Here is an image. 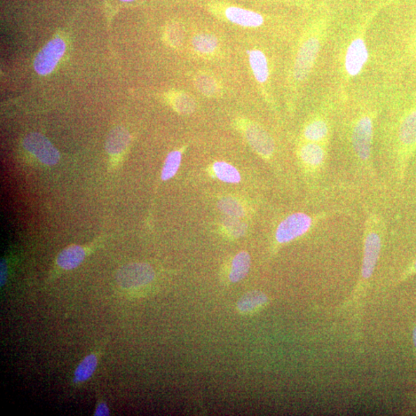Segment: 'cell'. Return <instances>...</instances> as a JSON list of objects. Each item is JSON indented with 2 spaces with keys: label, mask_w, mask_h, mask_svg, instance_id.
I'll list each match as a JSON object with an SVG mask.
<instances>
[{
  "label": "cell",
  "mask_w": 416,
  "mask_h": 416,
  "mask_svg": "<svg viewBox=\"0 0 416 416\" xmlns=\"http://www.w3.org/2000/svg\"><path fill=\"white\" fill-rule=\"evenodd\" d=\"M377 108L358 104L345 115L342 132L344 147L353 163L367 175H373V147Z\"/></svg>",
  "instance_id": "1"
},
{
  "label": "cell",
  "mask_w": 416,
  "mask_h": 416,
  "mask_svg": "<svg viewBox=\"0 0 416 416\" xmlns=\"http://www.w3.org/2000/svg\"><path fill=\"white\" fill-rule=\"evenodd\" d=\"M386 133L394 174L399 182H403L416 154V96L400 107Z\"/></svg>",
  "instance_id": "2"
},
{
  "label": "cell",
  "mask_w": 416,
  "mask_h": 416,
  "mask_svg": "<svg viewBox=\"0 0 416 416\" xmlns=\"http://www.w3.org/2000/svg\"><path fill=\"white\" fill-rule=\"evenodd\" d=\"M328 29V20L319 17L305 34L298 47L293 67L294 81L302 84L308 80L323 48Z\"/></svg>",
  "instance_id": "3"
},
{
  "label": "cell",
  "mask_w": 416,
  "mask_h": 416,
  "mask_svg": "<svg viewBox=\"0 0 416 416\" xmlns=\"http://www.w3.org/2000/svg\"><path fill=\"white\" fill-rule=\"evenodd\" d=\"M367 22L351 34L342 47L340 68L344 81L349 82L362 73L370 58L365 38Z\"/></svg>",
  "instance_id": "4"
},
{
  "label": "cell",
  "mask_w": 416,
  "mask_h": 416,
  "mask_svg": "<svg viewBox=\"0 0 416 416\" xmlns=\"http://www.w3.org/2000/svg\"><path fill=\"white\" fill-rule=\"evenodd\" d=\"M364 229L363 260L361 276L364 281H367L373 276L379 261L386 224L380 214L372 211L365 219Z\"/></svg>",
  "instance_id": "5"
},
{
  "label": "cell",
  "mask_w": 416,
  "mask_h": 416,
  "mask_svg": "<svg viewBox=\"0 0 416 416\" xmlns=\"http://www.w3.org/2000/svg\"><path fill=\"white\" fill-rule=\"evenodd\" d=\"M327 213L310 215L304 212H295L289 215L279 224L276 239L279 244L284 245L307 234L317 222L324 219Z\"/></svg>",
  "instance_id": "6"
},
{
  "label": "cell",
  "mask_w": 416,
  "mask_h": 416,
  "mask_svg": "<svg viewBox=\"0 0 416 416\" xmlns=\"http://www.w3.org/2000/svg\"><path fill=\"white\" fill-rule=\"evenodd\" d=\"M330 106L324 105L305 123L303 141L329 146L333 137V116Z\"/></svg>",
  "instance_id": "7"
},
{
  "label": "cell",
  "mask_w": 416,
  "mask_h": 416,
  "mask_svg": "<svg viewBox=\"0 0 416 416\" xmlns=\"http://www.w3.org/2000/svg\"><path fill=\"white\" fill-rule=\"evenodd\" d=\"M329 146L303 141L298 148V159L311 175H320L326 168Z\"/></svg>",
  "instance_id": "8"
},
{
  "label": "cell",
  "mask_w": 416,
  "mask_h": 416,
  "mask_svg": "<svg viewBox=\"0 0 416 416\" xmlns=\"http://www.w3.org/2000/svg\"><path fill=\"white\" fill-rule=\"evenodd\" d=\"M155 273L150 264L132 263L124 265L116 274V281L123 288L131 289L145 286L154 280Z\"/></svg>",
  "instance_id": "9"
},
{
  "label": "cell",
  "mask_w": 416,
  "mask_h": 416,
  "mask_svg": "<svg viewBox=\"0 0 416 416\" xmlns=\"http://www.w3.org/2000/svg\"><path fill=\"white\" fill-rule=\"evenodd\" d=\"M23 147L46 166H55L60 161L59 152L41 133H29L23 140Z\"/></svg>",
  "instance_id": "10"
},
{
  "label": "cell",
  "mask_w": 416,
  "mask_h": 416,
  "mask_svg": "<svg viewBox=\"0 0 416 416\" xmlns=\"http://www.w3.org/2000/svg\"><path fill=\"white\" fill-rule=\"evenodd\" d=\"M66 51V43L60 38H55L37 54L34 62L35 72L46 76L53 72Z\"/></svg>",
  "instance_id": "11"
},
{
  "label": "cell",
  "mask_w": 416,
  "mask_h": 416,
  "mask_svg": "<svg viewBox=\"0 0 416 416\" xmlns=\"http://www.w3.org/2000/svg\"><path fill=\"white\" fill-rule=\"evenodd\" d=\"M245 135L248 142L264 159H270L276 151V144L270 133L262 126L250 123L246 126Z\"/></svg>",
  "instance_id": "12"
},
{
  "label": "cell",
  "mask_w": 416,
  "mask_h": 416,
  "mask_svg": "<svg viewBox=\"0 0 416 416\" xmlns=\"http://www.w3.org/2000/svg\"><path fill=\"white\" fill-rule=\"evenodd\" d=\"M225 15L227 19L234 25L245 27H261L264 22L260 13L236 6L227 7Z\"/></svg>",
  "instance_id": "13"
},
{
  "label": "cell",
  "mask_w": 416,
  "mask_h": 416,
  "mask_svg": "<svg viewBox=\"0 0 416 416\" xmlns=\"http://www.w3.org/2000/svg\"><path fill=\"white\" fill-rule=\"evenodd\" d=\"M249 62L253 69L256 81L264 83L268 81L270 72L268 59L265 54L259 50H253L248 52Z\"/></svg>",
  "instance_id": "14"
},
{
  "label": "cell",
  "mask_w": 416,
  "mask_h": 416,
  "mask_svg": "<svg viewBox=\"0 0 416 416\" xmlns=\"http://www.w3.org/2000/svg\"><path fill=\"white\" fill-rule=\"evenodd\" d=\"M85 250L81 246H73L61 251L58 257V264L61 269L72 270L77 268L84 260Z\"/></svg>",
  "instance_id": "15"
},
{
  "label": "cell",
  "mask_w": 416,
  "mask_h": 416,
  "mask_svg": "<svg viewBox=\"0 0 416 416\" xmlns=\"http://www.w3.org/2000/svg\"><path fill=\"white\" fill-rule=\"evenodd\" d=\"M130 133L123 128H114L107 137V152L112 155H119L123 152L129 145Z\"/></svg>",
  "instance_id": "16"
},
{
  "label": "cell",
  "mask_w": 416,
  "mask_h": 416,
  "mask_svg": "<svg viewBox=\"0 0 416 416\" xmlns=\"http://www.w3.org/2000/svg\"><path fill=\"white\" fill-rule=\"evenodd\" d=\"M250 268V257L246 251H241L233 259L229 279L233 283H236L244 279Z\"/></svg>",
  "instance_id": "17"
},
{
  "label": "cell",
  "mask_w": 416,
  "mask_h": 416,
  "mask_svg": "<svg viewBox=\"0 0 416 416\" xmlns=\"http://www.w3.org/2000/svg\"><path fill=\"white\" fill-rule=\"evenodd\" d=\"M268 301V297L261 292H250L243 296L238 303V309L241 313H253L257 311Z\"/></svg>",
  "instance_id": "18"
},
{
  "label": "cell",
  "mask_w": 416,
  "mask_h": 416,
  "mask_svg": "<svg viewBox=\"0 0 416 416\" xmlns=\"http://www.w3.org/2000/svg\"><path fill=\"white\" fill-rule=\"evenodd\" d=\"M213 170L215 176L223 182L238 184L241 182V177L239 171L229 163L215 162Z\"/></svg>",
  "instance_id": "19"
},
{
  "label": "cell",
  "mask_w": 416,
  "mask_h": 416,
  "mask_svg": "<svg viewBox=\"0 0 416 416\" xmlns=\"http://www.w3.org/2000/svg\"><path fill=\"white\" fill-rule=\"evenodd\" d=\"M98 363V358L96 354L86 356L76 368L74 382L75 383H81L88 380L95 372Z\"/></svg>",
  "instance_id": "20"
},
{
  "label": "cell",
  "mask_w": 416,
  "mask_h": 416,
  "mask_svg": "<svg viewBox=\"0 0 416 416\" xmlns=\"http://www.w3.org/2000/svg\"><path fill=\"white\" fill-rule=\"evenodd\" d=\"M194 48L203 54L214 53L217 47V39L211 34H202L195 36L192 40Z\"/></svg>",
  "instance_id": "21"
},
{
  "label": "cell",
  "mask_w": 416,
  "mask_h": 416,
  "mask_svg": "<svg viewBox=\"0 0 416 416\" xmlns=\"http://www.w3.org/2000/svg\"><path fill=\"white\" fill-rule=\"evenodd\" d=\"M405 33H406L403 36L406 39V41L403 42L405 46L404 48L405 57L412 64H416V18L413 19Z\"/></svg>",
  "instance_id": "22"
},
{
  "label": "cell",
  "mask_w": 416,
  "mask_h": 416,
  "mask_svg": "<svg viewBox=\"0 0 416 416\" xmlns=\"http://www.w3.org/2000/svg\"><path fill=\"white\" fill-rule=\"evenodd\" d=\"M217 207L227 216L241 218L246 215V210L241 203L232 198L222 199L217 203Z\"/></svg>",
  "instance_id": "23"
},
{
  "label": "cell",
  "mask_w": 416,
  "mask_h": 416,
  "mask_svg": "<svg viewBox=\"0 0 416 416\" xmlns=\"http://www.w3.org/2000/svg\"><path fill=\"white\" fill-rule=\"evenodd\" d=\"M182 159V152L178 151L172 152L168 155L161 174L163 180H170L177 174Z\"/></svg>",
  "instance_id": "24"
},
{
  "label": "cell",
  "mask_w": 416,
  "mask_h": 416,
  "mask_svg": "<svg viewBox=\"0 0 416 416\" xmlns=\"http://www.w3.org/2000/svg\"><path fill=\"white\" fill-rule=\"evenodd\" d=\"M195 86L203 95L207 97L215 95L218 89L215 78L206 74H201L196 76Z\"/></svg>",
  "instance_id": "25"
},
{
  "label": "cell",
  "mask_w": 416,
  "mask_h": 416,
  "mask_svg": "<svg viewBox=\"0 0 416 416\" xmlns=\"http://www.w3.org/2000/svg\"><path fill=\"white\" fill-rule=\"evenodd\" d=\"M172 103L176 111L182 114H190L196 109L194 100L184 93H177L174 98H173Z\"/></svg>",
  "instance_id": "26"
},
{
  "label": "cell",
  "mask_w": 416,
  "mask_h": 416,
  "mask_svg": "<svg viewBox=\"0 0 416 416\" xmlns=\"http://www.w3.org/2000/svg\"><path fill=\"white\" fill-rule=\"evenodd\" d=\"M223 225L227 233L234 239H239L244 235L247 231V225L240 222L239 218L227 216L223 222Z\"/></svg>",
  "instance_id": "27"
},
{
  "label": "cell",
  "mask_w": 416,
  "mask_h": 416,
  "mask_svg": "<svg viewBox=\"0 0 416 416\" xmlns=\"http://www.w3.org/2000/svg\"><path fill=\"white\" fill-rule=\"evenodd\" d=\"M168 40L172 45L178 46L182 42L183 35L177 27H172L169 29Z\"/></svg>",
  "instance_id": "28"
},
{
  "label": "cell",
  "mask_w": 416,
  "mask_h": 416,
  "mask_svg": "<svg viewBox=\"0 0 416 416\" xmlns=\"http://www.w3.org/2000/svg\"><path fill=\"white\" fill-rule=\"evenodd\" d=\"M109 415V408L104 403H101L98 405L95 413H94V415H96V416H105V415Z\"/></svg>",
  "instance_id": "29"
},
{
  "label": "cell",
  "mask_w": 416,
  "mask_h": 416,
  "mask_svg": "<svg viewBox=\"0 0 416 416\" xmlns=\"http://www.w3.org/2000/svg\"><path fill=\"white\" fill-rule=\"evenodd\" d=\"M7 277V266L4 260L1 262V286L3 287L6 281Z\"/></svg>",
  "instance_id": "30"
},
{
  "label": "cell",
  "mask_w": 416,
  "mask_h": 416,
  "mask_svg": "<svg viewBox=\"0 0 416 416\" xmlns=\"http://www.w3.org/2000/svg\"><path fill=\"white\" fill-rule=\"evenodd\" d=\"M413 342H414L415 347H416V327L415 328L414 331H413Z\"/></svg>",
  "instance_id": "31"
},
{
  "label": "cell",
  "mask_w": 416,
  "mask_h": 416,
  "mask_svg": "<svg viewBox=\"0 0 416 416\" xmlns=\"http://www.w3.org/2000/svg\"><path fill=\"white\" fill-rule=\"evenodd\" d=\"M120 1L123 2V3H131V2L135 1V0H120Z\"/></svg>",
  "instance_id": "32"
},
{
  "label": "cell",
  "mask_w": 416,
  "mask_h": 416,
  "mask_svg": "<svg viewBox=\"0 0 416 416\" xmlns=\"http://www.w3.org/2000/svg\"><path fill=\"white\" fill-rule=\"evenodd\" d=\"M412 271H413L414 272H416V260H415V263H414V264H413V267H412Z\"/></svg>",
  "instance_id": "33"
}]
</instances>
